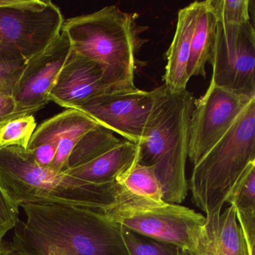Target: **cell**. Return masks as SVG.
Wrapping results in <instances>:
<instances>
[{"instance_id": "cell-1", "label": "cell", "mask_w": 255, "mask_h": 255, "mask_svg": "<svg viewBox=\"0 0 255 255\" xmlns=\"http://www.w3.org/2000/svg\"><path fill=\"white\" fill-rule=\"evenodd\" d=\"M13 243L33 255H130L122 226L101 210L57 203L20 206Z\"/></svg>"}, {"instance_id": "cell-2", "label": "cell", "mask_w": 255, "mask_h": 255, "mask_svg": "<svg viewBox=\"0 0 255 255\" xmlns=\"http://www.w3.org/2000/svg\"><path fill=\"white\" fill-rule=\"evenodd\" d=\"M134 14L109 5L95 12L64 22L73 51L98 62L104 68V83L110 93L138 90L134 83L136 55L142 32Z\"/></svg>"}, {"instance_id": "cell-3", "label": "cell", "mask_w": 255, "mask_h": 255, "mask_svg": "<svg viewBox=\"0 0 255 255\" xmlns=\"http://www.w3.org/2000/svg\"><path fill=\"white\" fill-rule=\"evenodd\" d=\"M194 103L186 89H167L153 107L138 144V163L153 170L162 186V199L170 204H180L187 196L186 163Z\"/></svg>"}, {"instance_id": "cell-4", "label": "cell", "mask_w": 255, "mask_h": 255, "mask_svg": "<svg viewBox=\"0 0 255 255\" xmlns=\"http://www.w3.org/2000/svg\"><path fill=\"white\" fill-rule=\"evenodd\" d=\"M0 185L20 207L57 203L102 210L114 199L118 182L96 184L39 165L26 149L0 147Z\"/></svg>"}, {"instance_id": "cell-5", "label": "cell", "mask_w": 255, "mask_h": 255, "mask_svg": "<svg viewBox=\"0 0 255 255\" xmlns=\"http://www.w3.org/2000/svg\"><path fill=\"white\" fill-rule=\"evenodd\" d=\"M252 162H255V99L194 165L189 183L194 204L207 216L221 213L240 176Z\"/></svg>"}, {"instance_id": "cell-6", "label": "cell", "mask_w": 255, "mask_h": 255, "mask_svg": "<svg viewBox=\"0 0 255 255\" xmlns=\"http://www.w3.org/2000/svg\"><path fill=\"white\" fill-rule=\"evenodd\" d=\"M101 211L110 220L136 234L171 243L187 252L198 246L205 216L179 204L131 193L118 183L114 199Z\"/></svg>"}, {"instance_id": "cell-7", "label": "cell", "mask_w": 255, "mask_h": 255, "mask_svg": "<svg viewBox=\"0 0 255 255\" xmlns=\"http://www.w3.org/2000/svg\"><path fill=\"white\" fill-rule=\"evenodd\" d=\"M65 19L53 2L16 0L0 6V50L28 62L44 51L62 31Z\"/></svg>"}, {"instance_id": "cell-8", "label": "cell", "mask_w": 255, "mask_h": 255, "mask_svg": "<svg viewBox=\"0 0 255 255\" xmlns=\"http://www.w3.org/2000/svg\"><path fill=\"white\" fill-rule=\"evenodd\" d=\"M210 83L247 98H255V32L251 22L216 24Z\"/></svg>"}, {"instance_id": "cell-9", "label": "cell", "mask_w": 255, "mask_h": 255, "mask_svg": "<svg viewBox=\"0 0 255 255\" xmlns=\"http://www.w3.org/2000/svg\"><path fill=\"white\" fill-rule=\"evenodd\" d=\"M165 85L151 91L138 89L125 93H107L91 98L76 110L98 125L139 144L153 107L166 92Z\"/></svg>"}, {"instance_id": "cell-10", "label": "cell", "mask_w": 255, "mask_h": 255, "mask_svg": "<svg viewBox=\"0 0 255 255\" xmlns=\"http://www.w3.org/2000/svg\"><path fill=\"white\" fill-rule=\"evenodd\" d=\"M253 99L210 83L206 93L195 101L191 116L188 157L194 165L227 133Z\"/></svg>"}, {"instance_id": "cell-11", "label": "cell", "mask_w": 255, "mask_h": 255, "mask_svg": "<svg viewBox=\"0 0 255 255\" xmlns=\"http://www.w3.org/2000/svg\"><path fill=\"white\" fill-rule=\"evenodd\" d=\"M97 125L83 112L68 109L36 128L26 149L39 165L59 172L65 171L79 140Z\"/></svg>"}, {"instance_id": "cell-12", "label": "cell", "mask_w": 255, "mask_h": 255, "mask_svg": "<svg viewBox=\"0 0 255 255\" xmlns=\"http://www.w3.org/2000/svg\"><path fill=\"white\" fill-rule=\"evenodd\" d=\"M71 52V41L62 30L44 51L26 62L11 96L17 113L32 115L50 103V92Z\"/></svg>"}, {"instance_id": "cell-13", "label": "cell", "mask_w": 255, "mask_h": 255, "mask_svg": "<svg viewBox=\"0 0 255 255\" xmlns=\"http://www.w3.org/2000/svg\"><path fill=\"white\" fill-rule=\"evenodd\" d=\"M107 93L110 92L104 83L103 67L71 48L49 100L68 110L77 109L91 98Z\"/></svg>"}, {"instance_id": "cell-14", "label": "cell", "mask_w": 255, "mask_h": 255, "mask_svg": "<svg viewBox=\"0 0 255 255\" xmlns=\"http://www.w3.org/2000/svg\"><path fill=\"white\" fill-rule=\"evenodd\" d=\"M181 255H255L249 251L235 207L205 217L204 233L192 252L181 249Z\"/></svg>"}, {"instance_id": "cell-15", "label": "cell", "mask_w": 255, "mask_h": 255, "mask_svg": "<svg viewBox=\"0 0 255 255\" xmlns=\"http://www.w3.org/2000/svg\"><path fill=\"white\" fill-rule=\"evenodd\" d=\"M199 6V1H195L178 11L175 34L166 53L168 62L162 79L170 92L186 90L190 79L187 67Z\"/></svg>"}, {"instance_id": "cell-16", "label": "cell", "mask_w": 255, "mask_h": 255, "mask_svg": "<svg viewBox=\"0 0 255 255\" xmlns=\"http://www.w3.org/2000/svg\"><path fill=\"white\" fill-rule=\"evenodd\" d=\"M138 144L122 140L121 144L107 153L63 172L96 184L116 183L138 162Z\"/></svg>"}, {"instance_id": "cell-17", "label": "cell", "mask_w": 255, "mask_h": 255, "mask_svg": "<svg viewBox=\"0 0 255 255\" xmlns=\"http://www.w3.org/2000/svg\"><path fill=\"white\" fill-rule=\"evenodd\" d=\"M216 24L217 21L209 9L207 1L200 2L187 67L189 78L194 76H201L206 78L205 67L211 59L216 38Z\"/></svg>"}, {"instance_id": "cell-18", "label": "cell", "mask_w": 255, "mask_h": 255, "mask_svg": "<svg viewBox=\"0 0 255 255\" xmlns=\"http://www.w3.org/2000/svg\"><path fill=\"white\" fill-rule=\"evenodd\" d=\"M225 203L235 207L242 228H255V162H251L243 171Z\"/></svg>"}, {"instance_id": "cell-19", "label": "cell", "mask_w": 255, "mask_h": 255, "mask_svg": "<svg viewBox=\"0 0 255 255\" xmlns=\"http://www.w3.org/2000/svg\"><path fill=\"white\" fill-rule=\"evenodd\" d=\"M122 141L110 129L97 125L86 132L73 149L68 159V168L79 166L98 157Z\"/></svg>"}, {"instance_id": "cell-20", "label": "cell", "mask_w": 255, "mask_h": 255, "mask_svg": "<svg viewBox=\"0 0 255 255\" xmlns=\"http://www.w3.org/2000/svg\"><path fill=\"white\" fill-rule=\"evenodd\" d=\"M117 182L134 195L150 198L158 202L164 201L162 186L150 167L140 165L137 162Z\"/></svg>"}, {"instance_id": "cell-21", "label": "cell", "mask_w": 255, "mask_h": 255, "mask_svg": "<svg viewBox=\"0 0 255 255\" xmlns=\"http://www.w3.org/2000/svg\"><path fill=\"white\" fill-rule=\"evenodd\" d=\"M37 128L32 115L22 116L0 126V147H20L27 148L31 137Z\"/></svg>"}, {"instance_id": "cell-22", "label": "cell", "mask_w": 255, "mask_h": 255, "mask_svg": "<svg viewBox=\"0 0 255 255\" xmlns=\"http://www.w3.org/2000/svg\"><path fill=\"white\" fill-rule=\"evenodd\" d=\"M122 234L130 255H181V249L175 245L136 234L123 226Z\"/></svg>"}, {"instance_id": "cell-23", "label": "cell", "mask_w": 255, "mask_h": 255, "mask_svg": "<svg viewBox=\"0 0 255 255\" xmlns=\"http://www.w3.org/2000/svg\"><path fill=\"white\" fill-rule=\"evenodd\" d=\"M218 23L240 25L250 22L249 0H206Z\"/></svg>"}, {"instance_id": "cell-24", "label": "cell", "mask_w": 255, "mask_h": 255, "mask_svg": "<svg viewBox=\"0 0 255 255\" xmlns=\"http://www.w3.org/2000/svg\"><path fill=\"white\" fill-rule=\"evenodd\" d=\"M26 62L15 53L0 50V94L12 96Z\"/></svg>"}, {"instance_id": "cell-25", "label": "cell", "mask_w": 255, "mask_h": 255, "mask_svg": "<svg viewBox=\"0 0 255 255\" xmlns=\"http://www.w3.org/2000/svg\"><path fill=\"white\" fill-rule=\"evenodd\" d=\"M19 223V207L0 185V245L8 231Z\"/></svg>"}, {"instance_id": "cell-26", "label": "cell", "mask_w": 255, "mask_h": 255, "mask_svg": "<svg viewBox=\"0 0 255 255\" xmlns=\"http://www.w3.org/2000/svg\"><path fill=\"white\" fill-rule=\"evenodd\" d=\"M22 116L23 115L16 111L15 104L12 97L0 94V126L11 119Z\"/></svg>"}, {"instance_id": "cell-27", "label": "cell", "mask_w": 255, "mask_h": 255, "mask_svg": "<svg viewBox=\"0 0 255 255\" xmlns=\"http://www.w3.org/2000/svg\"><path fill=\"white\" fill-rule=\"evenodd\" d=\"M0 255H33L14 243H4L0 245Z\"/></svg>"}, {"instance_id": "cell-28", "label": "cell", "mask_w": 255, "mask_h": 255, "mask_svg": "<svg viewBox=\"0 0 255 255\" xmlns=\"http://www.w3.org/2000/svg\"><path fill=\"white\" fill-rule=\"evenodd\" d=\"M16 0H0V6L14 3Z\"/></svg>"}]
</instances>
